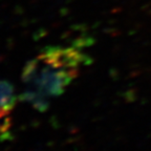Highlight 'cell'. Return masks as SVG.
<instances>
[{
    "label": "cell",
    "instance_id": "cell-1",
    "mask_svg": "<svg viewBox=\"0 0 151 151\" xmlns=\"http://www.w3.org/2000/svg\"><path fill=\"white\" fill-rule=\"evenodd\" d=\"M90 62L83 43L46 47L24 66L21 99L36 110L45 111Z\"/></svg>",
    "mask_w": 151,
    "mask_h": 151
},
{
    "label": "cell",
    "instance_id": "cell-2",
    "mask_svg": "<svg viewBox=\"0 0 151 151\" xmlns=\"http://www.w3.org/2000/svg\"><path fill=\"white\" fill-rule=\"evenodd\" d=\"M16 101L13 85L5 80H0V145L6 143L11 137L12 113Z\"/></svg>",
    "mask_w": 151,
    "mask_h": 151
}]
</instances>
